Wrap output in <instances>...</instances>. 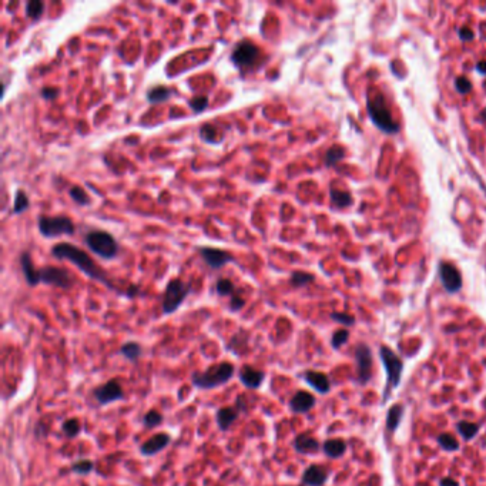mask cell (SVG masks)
I'll return each mask as SVG.
<instances>
[{
    "label": "cell",
    "mask_w": 486,
    "mask_h": 486,
    "mask_svg": "<svg viewBox=\"0 0 486 486\" xmlns=\"http://www.w3.org/2000/svg\"><path fill=\"white\" fill-rule=\"evenodd\" d=\"M51 255L57 259H67L73 264L74 267H77L81 273H84L86 276L98 281V283L104 284L105 287H109L110 290H116V287L113 283L109 280L107 273L103 268L98 265L94 259L90 257L86 251H83L81 248L76 247L70 243H57L51 247Z\"/></svg>",
    "instance_id": "cell-1"
},
{
    "label": "cell",
    "mask_w": 486,
    "mask_h": 486,
    "mask_svg": "<svg viewBox=\"0 0 486 486\" xmlns=\"http://www.w3.org/2000/svg\"><path fill=\"white\" fill-rule=\"evenodd\" d=\"M235 366L231 362H220L211 365L205 371L191 375V384L197 389H214L221 387L234 376Z\"/></svg>",
    "instance_id": "cell-2"
},
{
    "label": "cell",
    "mask_w": 486,
    "mask_h": 486,
    "mask_svg": "<svg viewBox=\"0 0 486 486\" xmlns=\"http://www.w3.org/2000/svg\"><path fill=\"white\" fill-rule=\"evenodd\" d=\"M368 112L372 123L384 133L394 134L399 130L398 123L394 120L384 94L373 91L368 94Z\"/></svg>",
    "instance_id": "cell-3"
},
{
    "label": "cell",
    "mask_w": 486,
    "mask_h": 486,
    "mask_svg": "<svg viewBox=\"0 0 486 486\" xmlns=\"http://www.w3.org/2000/svg\"><path fill=\"white\" fill-rule=\"evenodd\" d=\"M84 243L90 251L103 259H113L120 251L117 240L110 233L101 230H90L84 237Z\"/></svg>",
    "instance_id": "cell-4"
},
{
    "label": "cell",
    "mask_w": 486,
    "mask_h": 486,
    "mask_svg": "<svg viewBox=\"0 0 486 486\" xmlns=\"http://www.w3.org/2000/svg\"><path fill=\"white\" fill-rule=\"evenodd\" d=\"M193 290L191 283H186L181 278H173L169 281L166 291L163 295L161 311L164 315H169L176 312L180 308V305L186 301L188 294Z\"/></svg>",
    "instance_id": "cell-5"
},
{
    "label": "cell",
    "mask_w": 486,
    "mask_h": 486,
    "mask_svg": "<svg viewBox=\"0 0 486 486\" xmlns=\"http://www.w3.org/2000/svg\"><path fill=\"white\" fill-rule=\"evenodd\" d=\"M230 59L240 72H247L255 67L261 60V49L252 41L241 40L235 44Z\"/></svg>",
    "instance_id": "cell-6"
},
{
    "label": "cell",
    "mask_w": 486,
    "mask_h": 486,
    "mask_svg": "<svg viewBox=\"0 0 486 486\" xmlns=\"http://www.w3.org/2000/svg\"><path fill=\"white\" fill-rule=\"evenodd\" d=\"M37 226H39L40 234L46 238H55L60 235H73L76 231L72 219L66 215H57V217L40 215Z\"/></svg>",
    "instance_id": "cell-7"
},
{
    "label": "cell",
    "mask_w": 486,
    "mask_h": 486,
    "mask_svg": "<svg viewBox=\"0 0 486 486\" xmlns=\"http://www.w3.org/2000/svg\"><path fill=\"white\" fill-rule=\"evenodd\" d=\"M39 269H40V283L46 284V285H55V287L63 288V290H69L70 287H73V276L65 268L46 265V267H41Z\"/></svg>",
    "instance_id": "cell-8"
},
{
    "label": "cell",
    "mask_w": 486,
    "mask_h": 486,
    "mask_svg": "<svg viewBox=\"0 0 486 486\" xmlns=\"http://www.w3.org/2000/svg\"><path fill=\"white\" fill-rule=\"evenodd\" d=\"M93 397L97 401L98 405H109L112 402L123 401L124 399V391L120 382L117 380H109V381L93 389Z\"/></svg>",
    "instance_id": "cell-9"
},
{
    "label": "cell",
    "mask_w": 486,
    "mask_h": 486,
    "mask_svg": "<svg viewBox=\"0 0 486 486\" xmlns=\"http://www.w3.org/2000/svg\"><path fill=\"white\" fill-rule=\"evenodd\" d=\"M380 355L385 369H387V375H388V381L392 387H398V384L401 381V375H402V368L404 364L399 359L397 354L394 351H391L388 347H381L380 349Z\"/></svg>",
    "instance_id": "cell-10"
},
{
    "label": "cell",
    "mask_w": 486,
    "mask_h": 486,
    "mask_svg": "<svg viewBox=\"0 0 486 486\" xmlns=\"http://www.w3.org/2000/svg\"><path fill=\"white\" fill-rule=\"evenodd\" d=\"M198 254L211 269H220L235 259L231 252L214 247H198Z\"/></svg>",
    "instance_id": "cell-11"
},
{
    "label": "cell",
    "mask_w": 486,
    "mask_h": 486,
    "mask_svg": "<svg viewBox=\"0 0 486 486\" xmlns=\"http://www.w3.org/2000/svg\"><path fill=\"white\" fill-rule=\"evenodd\" d=\"M439 277L441 283L448 292H456L461 290L462 277L459 269L451 262H442L439 265Z\"/></svg>",
    "instance_id": "cell-12"
},
{
    "label": "cell",
    "mask_w": 486,
    "mask_h": 486,
    "mask_svg": "<svg viewBox=\"0 0 486 486\" xmlns=\"http://www.w3.org/2000/svg\"><path fill=\"white\" fill-rule=\"evenodd\" d=\"M355 358L358 364V380L361 384H366L371 378L372 354L366 344H359L355 348Z\"/></svg>",
    "instance_id": "cell-13"
},
{
    "label": "cell",
    "mask_w": 486,
    "mask_h": 486,
    "mask_svg": "<svg viewBox=\"0 0 486 486\" xmlns=\"http://www.w3.org/2000/svg\"><path fill=\"white\" fill-rule=\"evenodd\" d=\"M171 444V437L166 432H160L155 434L150 439H147L143 445L140 446V452L144 456H154L158 452H161L163 449H166L167 446Z\"/></svg>",
    "instance_id": "cell-14"
},
{
    "label": "cell",
    "mask_w": 486,
    "mask_h": 486,
    "mask_svg": "<svg viewBox=\"0 0 486 486\" xmlns=\"http://www.w3.org/2000/svg\"><path fill=\"white\" fill-rule=\"evenodd\" d=\"M238 378L245 388L258 389L265 380V373L251 365H243L238 373Z\"/></svg>",
    "instance_id": "cell-15"
},
{
    "label": "cell",
    "mask_w": 486,
    "mask_h": 486,
    "mask_svg": "<svg viewBox=\"0 0 486 486\" xmlns=\"http://www.w3.org/2000/svg\"><path fill=\"white\" fill-rule=\"evenodd\" d=\"M315 405V398L307 391L295 392L290 399V408L294 413H307Z\"/></svg>",
    "instance_id": "cell-16"
},
{
    "label": "cell",
    "mask_w": 486,
    "mask_h": 486,
    "mask_svg": "<svg viewBox=\"0 0 486 486\" xmlns=\"http://www.w3.org/2000/svg\"><path fill=\"white\" fill-rule=\"evenodd\" d=\"M19 262L22 267V273L25 276V280L30 287H36L37 284H40V269L34 267L32 261V255L29 252L23 251L19 257Z\"/></svg>",
    "instance_id": "cell-17"
},
{
    "label": "cell",
    "mask_w": 486,
    "mask_h": 486,
    "mask_svg": "<svg viewBox=\"0 0 486 486\" xmlns=\"http://www.w3.org/2000/svg\"><path fill=\"white\" fill-rule=\"evenodd\" d=\"M238 416H240V411L235 406L220 408L217 413H215V422L219 425L220 430L226 432V430L230 429L234 425V422L238 419Z\"/></svg>",
    "instance_id": "cell-18"
},
{
    "label": "cell",
    "mask_w": 486,
    "mask_h": 486,
    "mask_svg": "<svg viewBox=\"0 0 486 486\" xmlns=\"http://www.w3.org/2000/svg\"><path fill=\"white\" fill-rule=\"evenodd\" d=\"M328 473L322 466L311 465L302 473V483L307 486H322L327 482Z\"/></svg>",
    "instance_id": "cell-19"
},
{
    "label": "cell",
    "mask_w": 486,
    "mask_h": 486,
    "mask_svg": "<svg viewBox=\"0 0 486 486\" xmlns=\"http://www.w3.org/2000/svg\"><path fill=\"white\" fill-rule=\"evenodd\" d=\"M304 380L319 394H327L331 388L328 376L325 373L318 372V371H312V369L305 371L304 372Z\"/></svg>",
    "instance_id": "cell-20"
},
{
    "label": "cell",
    "mask_w": 486,
    "mask_h": 486,
    "mask_svg": "<svg viewBox=\"0 0 486 486\" xmlns=\"http://www.w3.org/2000/svg\"><path fill=\"white\" fill-rule=\"evenodd\" d=\"M294 449L300 454H311L319 449V444L314 437L308 434H300L294 439Z\"/></svg>",
    "instance_id": "cell-21"
},
{
    "label": "cell",
    "mask_w": 486,
    "mask_h": 486,
    "mask_svg": "<svg viewBox=\"0 0 486 486\" xmlns=\"http://www.w3.org/2000/svg\"><path fill=\"white\" fill-rule=\"evenodd\" d=\"M322 449L327 456L330 458H341L342 455L345 454L347 451V444L342 441V439H338V438H334V439H328L325 441L324 445H322Z\"/></svg>",
    "instance_id": "cell-22"
},
{
    "label": "cell",
    "mask_w": 486,
    "mask_h": 486,
    "mask_svg": "<svg viewBox=\"0 0 486 486\" xmlns=\"http://www.w3.org/2000/svg\"><path fill=\"white\" fill-rule=\"evenodd\" d=\"M200 137L207 144H220L223 141V134L215 126H212L210 123H205L200 127Z\"/></svg>",
    "instance_id": "cell-23"
},
{
    "label": "cell",
    "mask_w": 486,
    "mask_h": 486,
    "mask_svg": "<svg viewBox=\"0 0 486 486\" xmlns=\"http://www.w3.org/2000/svg\"><path fill=\"white\" fill-rule=\"evenodd\" d=\"M171 94L173 91L167 86H154L147 91V100L151 104H158V103L167 101L171 97Z\"/></svg>",
    "instance_id": "cell-24"
},
{
    "label": "cell",
    "mask_w": 486,
    "mask_h": 486,
    "mask_svg": "<svg viewBox=\"0 0 486 486\" xmlns=\"http://www.w3.org/2000/svg\"><path fill=\"white\" fill-rule=\"evenodd\" d=\"M120 354L123 357L127 358L130 362H137L138 359L141 358V355H143V348H141V345L138 342L130 341V342L123 344L122 348H120Z\"/></svg>",
    "instance_id": "cell-25"
},
{
    "label": "cell",
    "mask_w": 486,
    "mask_h": 486,
    "mask_svg": "<svg viewBox=\"0 0 486 486\" xmlns=\"http://www.w3.org/2000/svg\"><path fill=\"white\" fill-rule=\"evenodd\" d=\"M330 195H331L333 203L337 207H340V208H345V207H348V205L352 204V195L349 194L348 191H342V190L331 187L330 188Z\"/></svg>",
    "instance_id": "cell-26"
},
{
    "label": "cell",
    "mask_w": 486,
    "mask_h": 486,
    "mask_svg": "<svg viewBox=\"0 0 486 486\" xmlns=\"http://www.w3.org/2000/svg\"><path fill=\"white\" fill-rule=\"evenodd\" d=\"M345 157V150L342 147L334 146L331 148H328V151L325 153L324 163L327 167H333L337 163L341 161Z\"/></svg>",
    "instance_id": "cell-27"
},
{
    "label": "cell",
    "mask_w": 486,
    "mask_h": 486,
    "mask_svg": "<svg viewBox=\"0 0 486 486\" xmlns=\"http://www.w3.org/2000/svg\"><path fill=\"white\" fill-rule=\"evenodd\" d=\"M404 415V408L401 405H394L389 409L388 416H387V426L389 430H395L399 425Z\"/></svg>",
    "instance_id": "cell-28"
},
{
    "label": "cell",
    "mask_w": 486,
    "mask_h": 486,
    "mask_svg": "<svg viewBox=\"0 0 486 486\" xmlns=\"http://www.w3.org/2000/svg\"><path fill=\"white\" fill-rule=\"evenodd\" d=\"M30 205V200L23 190H17L15 194V201H13V214H22Z\"/></svg>",
    "instance_id": "cell-29"
},
{
    "label": "cell",
    "mask_w": 486,
    "mask_h": 486,
    "mask_svg": "<svg viewBox=\"0 0 486 486\" xmlns=\"http://www.w3.org/2000/svg\"><path fill=\"white\" fill-rule=\"evenodd\" d=\"M69 195L70 198L73 200L74 203L79 204V205H89L91 198L89 197V194L84 191V188L80 186H72L70 190H69Z\"/></svg>",
    "instance_id": "cell-30"
},
{
    "label": "cell",
    "mask_w": 486,
    "mask_h": 486,
    "mask_svg": "<svg viewBox=\"0 0 486 486\" xmlns=\"http://www.w3.org/2000/svg\"><path fill=\"white\" fill-rule=\"evenodd\" d=\"M62 430L65 434V437L67 439H74V438L79 437L80 434V422L77 421L76 418H70V419H66L62 425Z\"/></svg>",
    "instance_id": "cell-31"
},
{
    "label": "cell",
    "mask_w": 486,
    "mask_h": 486,
    "mask_svg": "<svg viewBox=\"0 0 486 486\" xmlns=\"http://www.w3.org/2000/svg\"><path fill=\"white\" fill-rule=\"evenodd\" d=\"M215 291L221 297H233L235 294V285L230 278H220L215 284Z\"/></svg>",
    "instance_id": "cell-32"
},
{
    "label": "cell",
    "mask_w": 486,
    "mask_h": 486,
    "mask_svg": "<svg viewBox=\"0 0 486 486\" xmlns=\"http://www.w3.org/2000/svg\"><path fill=\"white\" fill-rule=\"evenodd\" d=\"M163 421H164V416H163L158 411H155V409L148 411V412L144 413V416H143V425H144V428H148V429L161 425Z\"/></svg>",
    "instance_id": "cell-33"
},
{
    "label": "cell",
    "mask_w": 486,
    "mask_h": 486,
    "mask_svg": "<svg viewBox=\"0 0 486 486\" xmlns=\"http://www.w3.org/2000/svg\"><path fill=\"white\" fill-rule=\"evenodd\" d=\"M456 428H458L459 434H461L462 437L465 438L466 441L472 439V438L478 434V430H479V426L476 425V423H473V422H468V421L459 422V423L456 425Z\"/></svg>",
    "instance_id": "cell-34"
},
{
    "label": "cell",
    "mask_w": 486,
    "mask_h": 486,
    "mask_svg": "<svg viewBox=\"0 0 486 486\" xmlns=\"http://www.w3.org/2000/svg\"><path fill=\"white\" fill-rule=\"evenodd\" d=\"M70 470L74 473L79 475H89L90 472L94 470V462L90 459H79V461L73 462V465L70 466Z\"/></svg>",
    "instance_id": "cell-35"
},
{
    "label": "cell",
    "mask_w": 486,
    "mask_h": 486,
    "mask_svg": "<svg viewBox=\"0 0 486 486\" xmlns=\"http://www.w3.org/2000/svg\"><path fill=\"white\" fill-rule=\"evenodd\" d=\"M43 12H44V3L43 2H40V0L27 2V5H26V15H27V17L37 20L43 15Z\"/></svg>",
    "instance_id": "cell-36"
},
{
    "label": "cell",
    "mask_w": 486,
    "mask_h": 486,
    "mask_svg": "<svg viewBox=\"0 0 486 486\" xmlns=\"http://www.w3.org/2000/svg\"><path fill=\"white\" fill-rule=\"evenodd\" d=\"M314 280H315L314 276H312V274H309V273H304V271H294V273L291 274V280H290V283H291L294 287L300 288V287H304V285H307V284L312 283Z\"/></svg>",
    "instance_id": "cell-37"
},
{
    "label": "cell",
    "mask_w": 486,
    "mask_h": 486,
    "mask_svg": "<svg viewBox=\"0 0 486 486\" xmlns=\"http://www.w3.org/2000/svg\"><path fill=\"white\" fill-rule=\"evenodd\" d=\"M438 444L442 446L446 451H456L459 448L458 441L455 439L451 434H442L438 437Z\"/></svg>",
    "instance_id": "cell-38"
},
{
    "label": "cell",
    "mask_w": 486,
    "mask_h": 486,
    "mask_svg": "<svg viewBox=\"0 0 486 486\" xmlns=\"http://www.w3.org/2000/svg\"><path fill=\"white\" fill-rule=\"evenodd\" d=\"M190 107H191V110H193L195 114L201 113V112H204V110L208 107V97L204 96V94L195 96V97L190 100Z\"/></svg>",
    "instance_id": "cell-39"
},
{
    "label": "cell",
    "mask_w": 486,
    "mask_h": 486,
    "mask_svg": "<svg viewBox=\"0 0 486 486\" xmlns=\"http://www.w3.org/2000/svg\"><path fill=\"white\" fill-rule=\"evenodd\" d=\"M349 334L347 330H340L333 335V340H331V344H333L334 348H340L342 347L347 341H348Z\"/></svg>",
    "instance_id": "cell-40"
},
{
    "label": "cell",
    "mask_w": 486,
    "mask_h": 486,
    "mask_svg": "<svg viewBox=\"0 0 486 486\" xmlns=\"http://www.w3.org/2000/svg\"><path fill=\"white\" fill-rule=\"evenodd\" d=\"M244 305H245V300H244L243 297L234 294V295L230 298V311H231V312H238L240 309H243Z\"/></svg>",
    "instance_id": "cell-41"
},
{
    "label": "cell",
    "mask_w": 486,
    "mask_h": 486,
    "mask_svg": "<svg viewBox=\"0 0 486 486\" xmlns=\"http://www.w3.org/2000/svg\"><path fill=\"white\" fill-rule=\"evenodd\" d=\"M455 87L459 93H469L472 89V83L466 77H456L455 80Z\"/></svg>",
    "instance_id": "cell-42"
},
{
    "label": "cell",
    "mask_w": 486,
    "mask_h": 486,
    "mask_svg": "<svg viewBox=\"0 0 486 486\" xmlns=\"http://www.w3.org/2000/svg\"><path fill=\"white\" fill-rule=\"evenodd\" d=\"M331 318L335 319L337 322H341V324L344 325H352L355 322V318H354V316L349 315V314H342V312H333Z\"/></svg>",
    "instance_id": "cell-43"
},
{
    "label": "cell",
    "mask_w": 486,
    "mask_h": 486,
    "mask_svg": "<svg viewBox=\"0 0 486 486\" xmlns=\"http://www.w3.org/2000/svg\"><path fill=\"white\" fill-rule=\"evenodd\" d=\"M40 96L46 100H55L59 96V89L57 87H43Z\"/></svg>",
    "instance_id": "cell-44"
},
{
    "label": "cell",
    "mask_w": 486,
    "mask_h": 486,
    "mask_svg": "<svg viewBox=\"0 0 486 486\" xmlns=\"http://www.w3.org/2000/svg\"><path fill=\"white\" fill-rule=\"evenodd\" d=\"M473 32L470 30L469 27H462L461 30H459V37H461L462 40L463 41H470L472 39H473Z\"/></svg>",
    "instance_id": "cell-45"
},
{
    "label": "cell",
    "mask_w": 486,
    "mask_h": 486,
    "mask_svg": "<svg viewBox=\"0 0 486 486\" xmlns=\"http://www.w3.org/2000/svg\"><path fill=\"white\" fill-rule=\"evenodd\" d=\"M235 408H237L240 412H247V406H245V398H244V395L237 397V399H235Z\"/></svg>",
    "instance_id": "cell-46"
},
{
    "label": "cell",
    "mask_w": 486,
    "mask_h": 486,
    "mask_svg": "<svg viewBox=\"0 0 486 486\" xmlns=\"http://www.w3.org/2000/svg\"><path fill=\"white\" fill-rule=\"evenodd\" d=\"M441 486H459V483L452 478H444L441 480Z\"/></svg>",
    "instance_id": "cell-47"
},
{
    "label": "cell",
    "mask_w": 486,
    "mask_h": 486,
    "mask_svg": "<svg viewBox=\"0 0 486 486\" xmlns=\"http://www.w3.org/2000/svg\"><path fill=\"white\" fill-rule=\"evenodd\" d=\"M476 70H478L480 74H486V60L479 62L478 65H476Z\"/></svg>",
    "instance_id": "cell-48"
}]
</instances>
